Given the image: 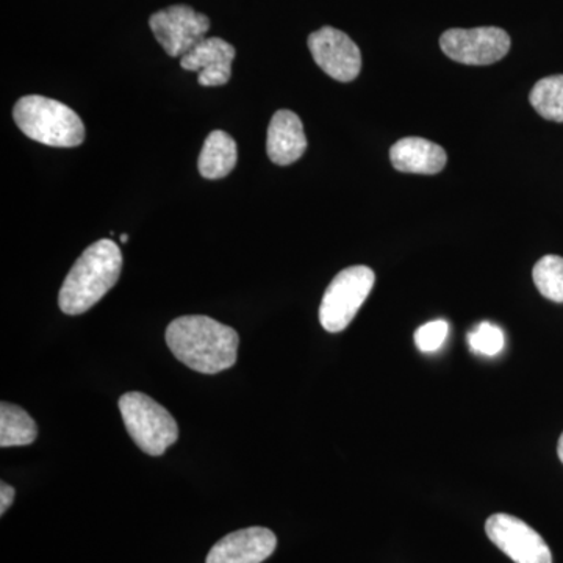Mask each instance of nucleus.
I'll return each instance as SVG.
<instances>
[{
  "instance_id": "obj_13",
  "label": "nucleus",
  "mask_w": 563,
  "mask_h": 563,
  "mask_svg": "<svg viewBox=\"0 0 563 563\" xmlns=\"http://www.w3.org/2000/svg\"><path fill=\"white\" fill-rule=\"evenodd\" d=\"M390 161L398 172L431 176L446 166L448 155L442 146L432 141L407 136L393 144Z\"/></svg>"
},
{
  "instance_id": "obj_12",
  "label": "nucleus",
  "mask_w": 563,
  "mask_h": 563,
  "mask_svg": "<svg viewBox=\"0 0 563 563\" xmlns=\"http://www.w3.org/2000/svg\"><path fill=\"white\" fill-rule=\"evenodd\" d=\"M307 150V136L302 121L290 110L274 113L266 139V152L269 161L279 166H288L298 162Z\"/></svg>"
},
{
  "instance_id": "obj_1",
  "label": "nucleus",
  "mask_w": 563,
  "mask_h": 563,
  "mask_svg": "<svg viewBox=\"0 0 563 563\" xmlns=\"http://www.w3.org/2000/svg\"><path fill=\"white\" fill-rule=\"evenodd\" d=\"M239 343L235 329L203 314L177 318L166 329V344L177 361L202 374L232 368Z\"/></svg>"
},
{
  "instance_id": "obj_5",
  "label": "nucleus",
  "mask_w": 563,
  "mask_h": 563,
  "mask_svg": "<svg viewBox=\"0 0 563 563\" xmlns=\"http://www.w3.org/2000/svg\"><path fill=\"white\" fill-rule=\"evenodd\" d=\"M374 272L368 266H351L336 274L320 306V322L328 332H342L368 298L374 287Z\"/></svg>"
},
{
  "instance_id": "obj_19",
  "label": "nucleus",
  "mask_w": 563,
  "mask_h": 563,
  "mask_svg": "<svg viewBox=\"0 0 563 563\" xmlns=\"http://www.w3.org/2000/svg\"><path fill=\"white\" fill-rule=\"evenodd\" d=\"M448 332H450V325L446 321L428 322L415 332V344L421 352L439 351L443 346L444 340H446Z\"/></svg>"
},
{
  "instance_id": "obj_11",
  "label": "nucleus",
  "mask_w": 563,
  "mask_h": 563,
  "mask_svg": "<svg viewBox=\"0 0 563 563\" xmlns=\"http://www.w3.org/2000/svg\"><path fill=\"white\" fill-rule=\"evenodd\" d=\"M233 58L235 47L228 41L211 36L203 38L198 46L184 55L180 66L185 70L199 73L198 81L202 87H221L231 80Z\"/></svg>"
},
{
  "instance_id": "obj_20",
  "label": "nucleus",
  "mask_w": 563,
  "mask_h": 563,
  "mask_svg": "<svg viewBox=\"0 0 563 563\" xmlns=\"http://www.w3.org/2000/svg\"><path fill=\"white\" fill-rule=\"evenodd\" d=\"M14 488L11 485L2 483L0 484V515L7 512L10 509L11 504L14 501Z\"/></svg>"
},
{
  "instance_id": "obj_15",
  "label": "nucleus",
  "mask_w": 563,
  "mask_h": 563,
  "mask_svg": "<svg viewBox=\"0 0 563 563\" xmlns=\"http://www.w3.org/2000/svg\"><path fill=\"white\" fill-rule=\"evenodd\" d=\"M36 435L38 428L31 415L13 404H0V446H27Z\"/></svg>"
},
{
  "instance_id": "obj_18",
  "label": "nucleus",
  "mask_w": 563,
  "mask_h": 563,
  "mask_svg": "<svg viewBox=\"0 0 563 563\" xmlns=\"http://www.w3.org/2000/svg\"><path fill=\"white\" fill-rule=\"evenodd\" d=\"M468 344L473 352L481 355H498L506 346V336L498 325L490 322H481L468 333Z\"/></svg>"
},
{
  "instance_id": "obj_14",
  "label": "nucleus",
  "mask_w": 563,
  "mask_h": 563,
  "mask_svg": "<svg viewBox=\"0 0 563 563\" xmlns=\"http://www.w3.org/2000/svg\"><path fill=\"white\" fill-rule=\"evenodd\" d=\"M239 161L235 140L222 131L211 132L199 155L198 168L203 179H224Z\"/></svg>"
},
{
  "instance_id": "obj_8",
  "label": "nucleus",
  "mask_w": 563,
  "mask_h": 563,
  "mask_svg": "<svg viewBox=\"0 0 563 563\" xmlns=\"http://www.w3.org/2000/svg\"><path fill=\"white\" fill-rule=\"evenodd\" d=\"M485 532L493 544L515 563H553L550 548L539 532L520 518L495 514L485 523Z\"/></svg>"
},
{
  "instance_id": "obj_9",
  "label": "nucleus",
  "mask_w": 563,
  "mask_h": 563,
  "mask_svg": "<svg viewBox=\"0 0 563 563\" xmlns=\"http://www.w3.org/2000/svg\"><path fill=\"white\" fill-rule=\"evenodd\" d=\"M309 49L314 63L332 79L352 81L361 74V49L346 33L322 27L309 36Z\"/></svg>"
},
{
  "instance_id": "obj_6",
  "label": "nucleus",
  "mask_w": 563,
  "mask_h": 563,
  "mask_svg": "<svg viewBox=\"0 0 563 563\" xmlns=\"http://www.w3.org/2000/svg\"><path fill=\"white\" fill-rule=\"evenodd\" d=\"M150 25L166 54L181 58L207 38L210 20L191 7L173 5L152 14Z\"/></svg>"
},
{
  "instance_id": "obj_2",
  "label": "nucleus",
  "mask_w": 563,
  "mask_h": 563,
  "mask_svg": "<svg viewBox=\"0 0 563 563\" xmlns=\"http://www.w3.org/2000/svg\"><path fill=\"white\" fill-rule=\"evenodd\" d=\"M122 254L120 246L110 239L91 244L74 263L63 282L58 303L63 313L88 312L120 280Z\"/></svg>"
},
{
  "instance_id": "obj_21",
  "label": "nucleus",
  "mask_w": 563,
  "mask_h": 563,
  "mask_svg": "<svg viewBox=\"0 0 563 563\" xmlns=\"http://www.w3.org/2000/svg\"><path fill=\"white\" fill-rule=\"evenodd\" d=\"M558 454H559V459H561V461L563 463V433L561 435V439H559Z\"/></svg>"
},
{
  "instance_id": "obj_17",
  "label": "nucleus",
  "mask_w": 563,
  "mask_h": 563,
  "mask_svg": "<svg viewBox=\"0 0 563 563\" xmlns=\"http://www.w3.org/2000/svg\"><path fill=\"white\" fill-rule=\"evenodd\" d=\"M533 282L537 290L553 302H563V258L559 255H544L533 266Z\"/></svg>"
},
{
  "instance_id": "obj_10",
  "label": "nucleus",
  "mask_w": 563,
  "mask_h": 563,
  "mask_svg": "<svg viewBox=\"0 0 563 563\" xmlns=\"http://www.w3.org/2000/svg\"><path fill=\"white\" fill-rule=\"evenodd\" d=\"M277 539L269 529L254 526L222 537L211 548L206 563H262L274 553Z\"/></svg>"
},
{
  "instance_id": "obj_3",
  "label": "nucleus",
  "mask_w": 563,
  "mask_h": 563,
  "mask_svg": "<svg viewBox=\"0 0 563 563\" xmlns=\"http://www.w3.org/2000/svg\"><path fill=\"white\" fill-rule=\"evenodd\" d=\"M13 118L25 136L46 146L77 147L85 141L79 114L55 99L24 96L14 106Z\"/></svg>"
},
{
  "instance_id": "obj_7",
  "label": "nucleus",
  "mask_w": 563,
  "mask_h": 563,
  "mask_svg": "<svg viewBox=\"0 0 563 563\" xmlns=\"http://www.w3.org/2000/svg\"><path fill=\"white\" fill-rule=\"evenodd\" d=\"M442 51L462 65L487 66L510 51V36L499 27L451 29L440 38Z\"/></svg>"
},
{
  "instance_id": "obj_4",
  "label": "nucleus",
  "mask_w": 563,
  "mask_h": 563,
  "mask_svg": "<svg viewBox=\"0 0 563 563\" xmlns=\"http://www.w3.org/2000/svg\"><path fill=\"white\" fill-rule=\"evenodd\" d=\"M118 406L129 435L144 453L163 455L179 439V426L173 415L144 393H125Z\"/></svg>"
},
{
  "instance_id": "obj_22",
  "label": "nucleus",
  "mask_w": 563,
  "mask_h": 563,
  "mask_svg": "<svg viewBox=\"0 0 563 563\" xmlns=\"http://www.w3.org/2000/svg\"><path fill=\"white\" fill-rule=\"evenodd\" d=\"M120 242H121L122 244H125V243H128V242H129V235H128V233H122V235L120 236Z\"/></svg>"
},
{
  "instance_id": "obj_16",
  "label": "nucleus",
  "mask_w": 563,
  "mask_h": 563,
  "mask_svg": "<svg viewBox=\"0 0 563 563\" xmlns=\"http://www.w3.org/2000/svg\"><path fill=\"white\" fill-rule=\"evenodd\" d=\"M529 101L544 120L563 122V76L544 77L537 81Z\"/></svg>"
}]
</instances>
